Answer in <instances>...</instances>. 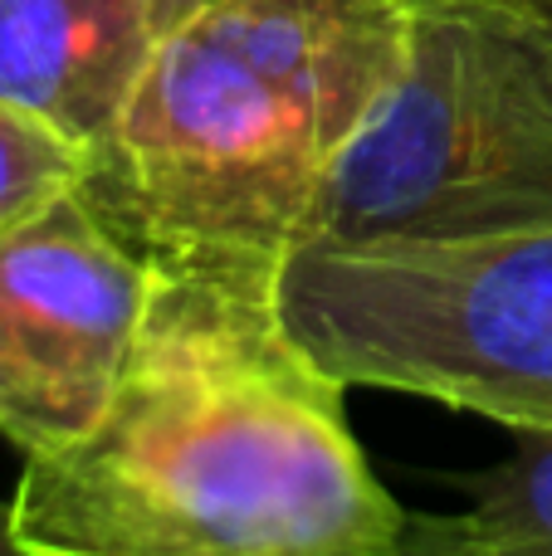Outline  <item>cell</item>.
Instances as JSON below:
<instances>
[{
	"instance_id": "6da1fadb",
	"label": "cell",
	"mask_w": 552,
	"mask_h": 556,
	"mask_svg": "<svg viewBox=\"0 0 552 556\" xmlns=\"http://www.w3.org/2000/svg\"><path fill=\"white\" fill-rule=\"evenodd\" d=\"M152 293L103 415L29 454V556H397L406 508L348 425V381L293 332L284 264L147 254Z\"/></svg>"
},
{
	"instance_id": "7a4b0ae2",
	"label": "cell",
	"mask_w": 552,
	"mask_h": 556,
	"mask_svg": "<svg viewBox=\"0 0 552 556\" xmlns=\"http://www.w3.org/2000/svg\"><path fill=\"white\" fill-rule=\"evenodd\" d=\"M411 0H215L156 39L84 191L147 254L284 264L411 49Z\"/></svg>"
},
{
	"instance_id": "8992f818",
	"label": "cell",
	"mask_w": 552,
	"mask_h": 556,
	"mask_svg": "<svg viewBox=\"0 0 552 556\" xmlns=\"http://www.w3.org/2000/svg\"><path fill=\"white\" fill-rule=\"evenodd\" d=\"M156 39L162 25L147 0H0V98L93 156Z\"/></svg>"
},
{
	"instance_id": "ba28073f",
	"label": "cell",
	"mask_w": 552,
	"mask_h": 556,
	"mask_svg": "<svg viewBox=\"0 0 552 556\" xmlns=\"http://www.w3.org/2000/svg\"><path fill=\"white\" fill-rule=\"evenodd\" d=\"M93 156L45 117L0 98V235L88 181Z\"/></svg>"
},
{
	"instance_id": "277c9868",
	"label": "cell",
	"mask_w": 552,
	"mask_h": 556,
	"mask_svg": "<svg viewBox=\"0 0 552 556\" xmlns=\"http://www.w3.org/2000/svg\"><path fill=\"white\" fill-rule=\"evenodd\" d=\"M293 332L348 386L552 434V230L469 244H309L284 260Z\"/></svg>"
},
{
	"instance_id": "8fae6325",
	"label": "cell",
	"mask_w": 552,
	"mask_h": 556,
	"mask_svg": "<svg viewBox=\"0 0 552 556\" xmlns=\"http://www.w3.org/2000/svg\"><path fill=\"white\" fill-rule=\"evenodd\" d=\"M205 5H215V0H147V10L156 15V25H162V35L172 25H181L186 15H196V10H205Z\"/></svg>"
},
{
	"instance_id": "52a82bcc",
	"label": "cell",
	"mask_w": 552,
	"mask_h": 556,
	"mask_svg": "<svg viewBox=\"0 0 552 556\" xmlns=\"http://www.w3.org/2000/svg\"><path fill=\"white\" fill-rule=\"evenodd\" d=\"M518 450L465 479L455 518L469 556H552V434L518 430Z\"/></svg>"
},
{
	"instance_id": "5b68a950",
	"label": "cell",
	"mask_w": 552,
	"mask_h": 556,
	"mask_svg": "<svg viewBox=\"0 0 552 556\" xmlns=\"http://www.w3.org/2000/svg\"><path fill=\"white\" fill-rule=\"evenodd\" d=\"M152 293V260L74 186L0 235V440L64 450L103 415Z\"/></svg>"
},
{
	"instance_id": "9c48e42d",
	"label": "cell",
	"mask_w": 552,
	"mask_h": 556,
	"mask_svg": "<svg viewBox=\"0 0 552 556\" xmlns=\"http://www.w3.org/2000/svg\"><path fill=\"white\" fill-rule=\"evenodd\" d=\"M421 10H460V15H479L494 20V25H509L518 35L538 39V45L552 49V0H411Z\"/></svg>"
},
{
	"instance_id": "7c38bea8",
	"label": "cell",
	"mask_w": 552,
	"mask_h": 556,
	"mask_svg": "<svg viewBox=\"0 0 552 556\" xmlns=\"http://www.w3.org/2000/svg\"><path fill=\"white\" fill-rule=\"evenodd\" d=\"M0 556H29L25 542L15 538V513H10V503H0Z\"/></svg>"
},
{
	"instance_id": "30bf717a",
	"label": "cell",
	"mask_w": 552,
	"mask_h": 556,
	"mask_svg": "<svg viewBox=\"0 0 552 556\" xmlns=\"http://www.w3.org/2000/svg\"><path fill=\"white\" fill-rule=\"evenodd\" d=\"M397 556H469V547L460 542L450 513H406Z\"/></svg>"
},
{
	"instance_id": "3957f363",
	"label": "cell",
	"mask_w": 552,
	"mask_h": 556,
	"mask_svg": "<svg viewBox=\"0 0 552 556\" xmlns=\"http://www.w3.org/2000/svg\"><path fill=\"white\" fill-rule=\"evenodd\" d=\"M416 10L401 74L338 152L309 244H469L552 230V49Z\"/></svg>"
}]
</instances>
